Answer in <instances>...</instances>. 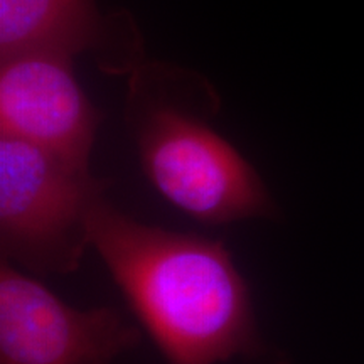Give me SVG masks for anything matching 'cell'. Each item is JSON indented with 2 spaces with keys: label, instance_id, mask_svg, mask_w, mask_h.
Listing matches in <instances>:
<instances>
[{
  "label": "cell",
  "instance_id": "6da1fadb",
  "mask_svg": "<svg viewBox=\"0 0 364 364\" xmlns=\"http://www.w3.org/2000/svg\"><path fill=\"white\" fill-rule=\"evenodd\" d=\"M88 236L167 363L265 354L248 284L221 240L144 225L105 198L91 211Z\"/></svg>",
  "mask_w": 364,
  "mask_h": 364
},
{
  "label": "cell",
  "instance_id": "7a4b0ae2",
  "mask_svg": "<svg viewBox=\"0 0 364 364\" xmlns=\"http://www.w3.org/2000/svg\"><path fill=\"white\" fill-rule=\"evenodd\" d=\"M132 107L140 164L167 203L211 226L277 215L255 167L206 122L171 102Z\"/></svg>",
  "mask_w": 364,
  "mask_h": 364
},
{
  "label": "cell",
  "instance_id": "3957f363",
  "mask_svg": "<svg viewBox=\"0 0 364 364\" xmlns=\"http://www.w3.org/2000/svg\"><path fill=\"white\" fill-rule=\"evenodd\" d=\"M103 181L22 140L0 136V252L4 260L48 275L80 267Z\"/></svg>",
  "mask_w": 364,
  "mask_h": 364
},
{
  "label": "cell",
  "instance_id": "277c9868",
  "mask_svg": "<svg viewBox=\"0 0 364 364\" xmlns=\"http://www.w3.org/2000/svg\"><path fill=\"white\" fill-rule=\"evenodd\" d=\"M139 341L115 309L68 306L2 258L0 364H110Z\"/></svg>",
  "mask_w": 364,
  "mask_h": 364
},
{
  "label": "cell",
  "instance_id": "5b68a950",
  "mask_svg": "<svg viewBox=\"0 0 364 364\" xmlns=\"http://www.w3.org/2000/svg\"><path fill=\"white\" fill-rule=\"evenodd\" d=\"M102 113L73 71V58L22 54L0 61V136L90 167Z\"/></svg>",
  "mask_w": 364,
  "mask_h": 364
},
{
  "label": "cell",
  "instance_id": "8992f818",
  "mask_svg": "<svg viewBox=\"0 0 364 364\" xmlns=\"http://www.w3.org/2000/svg\"><path fill=\"white\" fill-rule=\"evenodd\" d=\"M100 38L95 0H0V61L22 54L73 58Z\"/></svg>",
  "mask_w": 364,
  "mask_h": 364
}]
</instances>
